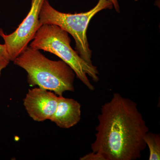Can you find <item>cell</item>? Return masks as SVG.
<instances>
[{"label":"cell","mask_w":160,"mask_h":160,"mask_svg":"<svg viewBox=\"0 0 160 160\" xmlns=\"http://www.w3.org/2000/svg\"><path fill=\"white\" fill-rule=\"evenodd\" d=\"M112 4L108 0H99L91 10L85 12L63 13L58 11L44 0L39 14V21L43 24L57 25L74 38L78 54L86 62L92 64V51L89 49L87 30L89 22L97 13L103 9H112Z\"/></svg>","instance_id":"cell-4"},{"label":"cell","mask_w":160,"mask_h":160,"mask_svg":"<svg viewBox=\"0 0 160 160\" xmlns=\"http://www.w3.org/2000/svg\"><path fill=\"white\" fill-rule=\"evenodd\" d=\"M109 2H111L112 5L114 6L115 9L118 12H120V7L118 3V0H108Z\"/></svg>","instance_id":"cell-11"},{"label":"cell","mask_w":160,"mask_h":160,"mask_svg":"<svg viewBox=\"0 0 160 160\" xmlns=\"http://www.w3.org/2000/svg\"><path fill=\"white\" fill-rule=\"evenodd\" d=\"M58 96L37 87L29 89L23 100L27 113L32 120L41 122L51 119L57 108Z\"/></svg>","instance_id":"cell-6"},{"label":"cell","mask_w":160,"mask_h":160,"mask_svg":"<svg viewBox=\"0 0 160 160\" xmlns=\"http://www.w3.org/2000/svg\"><path fill=\"white\" fill-rule=\"evenodd\" d=\"M81 118V105L72 98L58 96L56 110L50 121L63 129H69L76 125Z\"/></svg>","instance_id":"cell-7"},{"label":"cell","mask_w":160,"mask_h":160,"mask_svg":"<svg viewBox=\"0 0 160 160\" xmlns=\"http://www.w3.org/2000/svg\"><path fill=\"white\" fill-rule=\"evenodd\" d=\"M92 151L105 160H135L146 147L144 137L149 131L137 103L115 93L102 106L98 116Z\"/></svg>","instance_id":"cell-1"},{"label":"cell","mask_w":160,"mask_h":160,"mask_svg":"<svg viewBox=\"0 0 160 160\" xmlns=\"http://www.w3.org/2000/svg\"><path fill=\"white\" fill-rule=\"evenodd\" d=\"M29 46L54 54L70 66L76 75L90 90L94 87L87 75L95 82L99 80L97 68L83 60L70 46L69 33L54 24H43L38 29Z\"/></svg>","instance_id":"cell-3"},{"label":"cell","mask_w":160,"mask_h":160,"mask_svg":"<svg viewBox=\"0 0 160 160\" xmlns=\"http://www.w3.org/2000/svg\"><path fill=\"white\" fill-rule=\"evenodd\" d=\"M15 65L27 72L29 86H38L58 96L74 91L76 74L63 61H52L38 49L27 47L13 61Z\"/></svg>","instance_id":"cell-2"},{"label":"cell","mask_w":160,"mask_h":160,"mask_svg":"<svg viewBox=\"0 0 160 160\" xmlns=\"http://www.w3.org/2000/svg\"><path fill=\"white\" fill-rule=\"evenodd\" d=\"M144 141L149 150V160L160 159V134L148 132Z\"/></svg>","instance_id":"cell-8"},{"label":"cell","mask_w":160,"mask_h":160,"mask_svg":"<svg viewBox=\"0 0 160 160\" xmlns=\"http://www.w3.org/2000/svg\"><path fill=\"white\" fill-rule=\"evenodd\" d=\"M80 160H105L103 156L98 152H92L80 158Z\"/></svg>","instance_id":"cell-10"},{"label":"cell","mask_w":160,"mask_h":160,"mask_svg":"<svg viewBox=\"0 0 160 160\" xmlns=\"http://www.w3.org/2000/svg\"><path fill=\"white\" fill-rule=\"evenodd\" d=\"M44 0H32L29 13L15 31L9 34L0 29V36L5 42L10 60L12 62L28 47L38 29L42 26L39 21L41 7Z\"/></svg>","instance_id":"cell-5"},{"label":"cell","mask_w":160,"mask_h":160,"mask_svg":"<svg viewBox=\"0 0 160 160\" xmlns=\"http://www.w3.org/2000/svg\"><path fill=\"white\" fill-rule=\"evenodd\" d=\"M11 60L6 45L0 44V76L3 69L8 66Z\"/></svg>","instance_id":"cell-9"}]
</instances>
